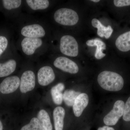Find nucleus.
<instances>
[{"instance_id": "6", "label": "nucleus", "mask_w": 130, "mask_h": 130, "mask_svg": "<svg viewBox=\"0 0 130 130\" xmlns=\"http://www.w3.org/2000/svg\"><path fill=\"white\" fill-rule=\"evenodd\" d=\"M46 31L45 28L38 24H32L23 26L20 34L24 37L31 38H42L46 36Z\"/></svg>"}, {"instance_id": "18", "label": "nucleus", "mask_w": 130, "mask_h": 130, "mask_svg": "<svg viewBox=\"0 0 130 130\" xmlns=\"http://www.w3.org/2000/svg\"><path fill=\"white\" fill-rule=\"evenodd\" d=\"M37 119L40 122L42 130H53V126L48 113L42 109L38 114Z\"/></svg>"}, {"instance_id": "21", "label": "nucleus", "mask_w": 130, "mask_h": 130, "mask_svg": "<svg viewBox=\"0 0 130 130\" xmlns=\"http://www.w3.org/2000/svg\"><path fill=\"white\" fill-rule=\"evenodd\" d=\"M3 4L5 9L8 10L16 9L21 7L23 1L21 0H3Z\"/></svg>"}, {"instance_id": "8", "label": "nucleus", "mask_w": 130, "mask_h": 130, "mask_svg": "<svg viewBox=\"0 0 130 130\" xmlns=\"http://www.w3.org/2000/svg\"><path fill=\"white\" fill-rule=\"evenodd\" d=\"M36 85V76L32 71L28 70L23 73L20 79V90L25 93L32 90Z\"/></svg>"}, {"instance_id": "15", "label": "nucleus", "mask_w": 130, "mask_h": 130, "mask_svg": "<svg viewBox=\"0 0 130 130\" xmlns=\"http://www.w3.org/2000/svg\"><path fill=\"white\" fill-rule=\"evenodd\" d=\"M65 115V111L62 107H57L54 109L53 118L55 130H63Z\"/></svg>"}, {"instance_id": "24", "label": "nucleus", "mask_w": 130, "mask_h": 130, "mask_svg": "<svg viewBox=\"0 0 130 130\" xmlns=\"http://www.w3.org/2000/svg\"><path fill=\"white\" fill-rule=\"evenodd\" d=\"M8 41L5 36H0V56L7 48Z\"/></svg>"}, {"instance_id": "20", "label": "nucleus", "mask_w": 130, "mask_h": 130, "mask_svg": "<svg viewBox=\"0 0 130 130\" xmlns=\"http://www.w3.org/2000/svg\"><path fill=\"white\" fill-rule=\"evenodd\" d=\"M81 94L72 90H67L63 94V100L68 106H73L76 98Z\"/></svg>"}, {"instance_id": "13", "label": "nucleus", "mask_w": 130, "mask_h": 130, "mask_svg": "<svg viewBox=\"0 0 130 130\" xmlns=\"http://www.w3.org/2000/svg\"><path fill=\"white\" fill-rule=\"evenodd\" d=\"M91 24L93 27L97 28V35L100 37H105L106 39H108L113 32V29L111 26H105L97 19H93L91 21Z\"/></svg>"}, {"instance_id": "28", "label": "nucleus", "mask_w": 130, "mask_h": 130, "mask_svg": "<svg viewBox=\"0 0 130 130\" xmlns=\"http://www.w3.org/2000/svg\"><path fill=\"white\" fill-rule=\"evenodd\" d=\"M91 1L95 3L99 2L100 1V0H91V1Z\"/></svg>"}, {"instance_id": "19", "label": "nucleus", "mask_w": 130, "mask_h": 130, "mask_svg": "<svg viewBox=\"0 0 130 130\" xmlns=\"http://www.w3.org/2000/svg\"><path fill=\"white\" fill-rule=\"evenodd\" d=\"M25 2L29 7L34 11L45 10L50 5L48 0H26Z\"/></svg>"}, {"instance_id": "16", "label": "nucleus", "mask_w": 130, "mask_h": 130, "mask_svg": "<svg viewBox=\"0 0 130 130\" xmlns=\"http://www.w3.org/2000/svg\"><path fill=\"white\" fill-rule=\"evenodd\" d=\"M16 61L13 59L4 63H0V77L7 76L11 74L16 70Z\"/></svg>"}, {"instance_id": "22", "label": "nucleus", "mask_w": 130, "mask_h": 130, "mask_svg": "<svg viewBox=\"0 0 130 130\" xmlns=\"http://www.w3.org/2000/svg\"><path fill=\"white\" fill-rule=\"evenodd\" d=\"M20 130H42V129L38 119L34 118L29 124L24 126Z\"/></svg>"}, {"instance_id": "12", "label": "nucleus", "mask_w": 130, "mask_h": 130, "mask_svg": "<svg viewBox=\"0 0 130 130\" xmlns=\"http://www.w3.org/2000/svg\"><path fill=\"white\" fill-rule=\"evenodd\" d=\"M87 45L89 46H96L95 57L97 59H101L105 57L106 54L103 52L106 49V45L104 42L99 38L88 40L86 42Z\"/></svg>"}, {"instance_id": "1", "label": "nucleus", "mask_w": 130, "mask_h": 130, "mask_svg": "<svg viewBox=\"0 0 130 130\" xmlns=\"http://www.w3.org/2000/svg\"><path fill=\"white\" fill-rule=\"evenodd\" d=\"M98 84L106 90L118 91L123 88L124 80L123 77L117 73L104 71L100 73L97 78Z\"/></svg>"}, {"instance_id": "17", "label": "nucleus", "mask_w": 130, "mask_h": 130, "mask_svg": "<svg viewBox=\"0 0 130 130\" xmlns=\"http://www.w3.org/2000/svg\"><path fill=\"white\" fill-rule=\"evenodd\" d=\"M65 88L64 84L59 83L51 89V93L54 103L57 105L62 104L63 101L62 91Z\"/></svg>"}, {"instance_id": "27", "label": "nucleus", "mask_w": 130, "mask_h": 130, "mask_svg": "<svg viewBox=\"0 0 130 130\" xmlns=\"http://www.w3.org/2000/svg\"><path fill=\"white\" fill-rule=\"evenodd\" d=\"M3 126L2 123L0 120V130H3Z\"/></svg>"}, {"instance_id": "11", "label": "nucleus", "mask_w": 130, "mask_h": 130, "mask_svg": "<svg viewBox=\"0 0 130 130\" xmlns=\"http://www.w3.org/2000/svg\"><path fill=\"white\" fill-rule=\"evenodd\" d=\"M89 98L87 94L81 93L76 98L73 106V112L75 116L79 117L88 105Z\"/></svg>"}, {"instance_id": "5", "label": "nucleus", "mask_w": 130, "mask_h": 130, "mask_svg": "<svg viewBox=\"0 0 130 130\" xmlns=\"http://www.w3.org/2000/svg\"><path fill=\"white\" fill-rule=\"evenodd\" d=\"M44 42L42 38H31L24 37L20 46L21 50L26 56H31L43 46Z\"/></svg>"}, {"instance_id": "2", "label": "nucleus", "mask_w": 130, "mask_h": 130, "mask_svg": "<svg viewBox=\"0 0 130 130\" xmlns=\"http://www.w3.org/2000/svg\"><path fill=\"white\" fill-rule=\"evenodd\" d=\"M53 18L56 23L65 26H72L79 21V16L76 11L71 8H62L54 13Z\"/></svg>"}, {"instance_id": "9", "label": "nucleus", "mask_w": 130, "mask_h": 130, "mask_svg": "<svg viewBox=\"0 0 130 130\" xmlns=\"http://www.w3.org/2000/svg\"><path fill=\"white\" fill-rule=\"evenodd\" d=\"M38 81L40 85L46 86L55 80V75L53 68L46 66L41 68L37 73Z\"/></svg>"}, {"instance_id": "25", "label": "nucleus", "mask_w": 130, "mask_h": 130, "mask_svg": "<svg viewBox=\"0 0 130 130\" xmlns=\"http://www.w3.org/2000/svg\"><path fill=\"white\" fill-rule=\"evenodd\" d=\"M113 3L116 7L128 6H130V0H114Z\"/></svg>"}, {"instance_id": "23", "label": "nucleus", "mask_w": 130, "mask_h": 130, "mask_svg": "<svg viewBox=\"0 0 130 130\" xmlns=\"http://www.w3.org/2000/svg\"><path fill=\"white\" fill-rule=\"evenodd\" d=\"M123 119L125 121H130V96L125 104Z\"/></svg>"}, {"instance_id": "14", "label": "nucleus", "mask_w": 130, "mask_h": 130, "mask_svg": "<svg viewBox=\"0 0 130 130\" xmlns=\"http://www.w3.org/2000/svg\"><path fill=\"white\" fill-rule=\"evenodd\" d=\"M116 47L123 52L130 51V31L120 35L115 41Z\"/></svg>"}, {"instance_id": "26", "label": "nucleus", "mask_w": 130, "mask_h": 130, "mask_svg": "<svg viewBox=\"0 0 130 130\" xmlns=\"http://www.w3.org/2000/svg\"><path fill=\"white\" fill-rule=\"evenodd\" d=\"M97 130H115L112 127L108 126H104L102 127H99Z\"/></svg>"}, {"instance_id": "10", "label": "nucleus", "mask_w": 130, "mask_h": 130, "mask_svg": "<svg viewBox=\"0 0 130 130\" xmlns=\"http://www.w3.org/2000/svg\"><path fill=\"white\" fill-rule=\"evenodd\" d=\"M20 79L16 76L6 78L0 84V91L3 94L14 92L20 85Z\"/></svg>"}, {"instance_id": "4", "label": "nucleus", "mask_w": 130, "mask_h": 130, "mask_svg": "<svg viewBox=\"0 0 130 130\" xmlns=\"http://www.w3.org/2000/svg\"><path fill=\"white\" fill-rule=\"evenodd\" d=\"M125 103L121 100L116 101L113 105V108L105 116L103 122L108 126L115 125L119 119L123 116Z\"/></svg>"}, {"instance_id": "3", "label": "nucleus", "mask_w": 130, "mask_h": 130, "mask_svg": "<svg viewBox=\"0 0 130 130\" xmlns=\"http://www.w3.org/2000/svg\"><path fill=\"white\" fill-rule=\"evenodd\" d=\"M60 50L66 56L76 57L79 53L78 43L72 36L64 35L60 39Z\"/></svg>"}, {"instance_id": "7", "label": "nucleus", "mask_w": 130, "mask_h": 130, "mask_svg": "<svg viewBox=\"0 0 130 130\" xmlns=\"http://www.w3.org/2000/svg\"><path fill=\"white\" fill-rule=\"evenodd\" d=\"M54 65L56 68L71 74H76L79 71L76 63L65 56L57 57L54 61Z\"/></svg>"}]
</instances>
